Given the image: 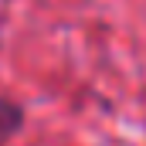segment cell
Here are the masks:
<instances>
[{
    "label": "cell",
    "mask_w": 146,
    "mask_h": 146,
    "mask_svg": "<svg viewBox=\"0 0 146 146\" xmlns=\"http://www.w3.org/2000/svg\"><path fill=\"white\" fill-rule=\"evenodd\" d=\"M21 129H24V106L0 95V146H7Z\"/></svg>",
    "instance_id": "obj_1"
}]
</instances>
